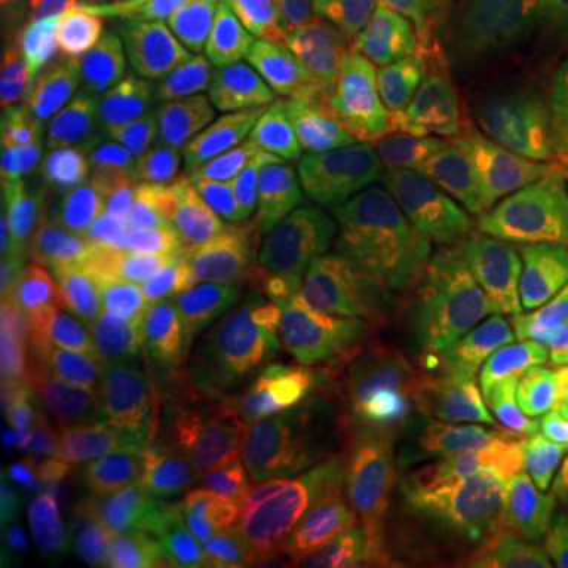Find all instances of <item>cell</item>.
Here are the masks:
<instances>
[{
	"instance_id": "1",
	"label": "cell",
	"mask_w": 568,
	"mask_h": 568,
	"mask_svg": "<svg viewBox=\"0 0 568 568\" xmlns=\"http://www.w3.org/2000/svg\"><path fill=\"white\" fill-rule=\"evenodd\" d=\"M508 439L452 452L424 480L373 499L388 566H518V477Z\"/></svg>"
},
{
	"instance_id": "2",
	"label": "cell",
	"mask_w": 568,
	"mask_h": 568,
	"mask_svg": "<svg viewBox=\"0 0 568 568\" xmlns=\"http://www.w3.org/2000/svg\"><path fill=\"white\" fill-rule=\"evenodd\" d=\"M237 67L265 140L291 159H323L383 114L325 41L244 39Z\"/></svg>"
},
{
	"instance_id": "3",
	"label": "cell",
	"mask_w": 568,
	"mask_h": 568,
	"mask_svg": "<svg viewBox=\"0 0 568 568\" xmlns=\"http://www.w3.org/2000/svg\"><path fill=\"white\" fill-rule=\"evenodd\" d=\"M534 215L537 212H521L448 227L410 260L395 265L366 291L364 306L373 345H386L405 325L484 287Z\"/></svg>"
},
{
	"instance_id": "4",
	"label": "cell",
	"mask_w": 568,
	"mask_h": 568,
	"mask_svg": "<svg viewBox=\"0 0 568 568\" xmlns=\"http://www.w3.org/2000/svg\"><path fill=\"white\" fill-rule=\"evenodd\" d=\"M424 209L446 224L537 212L549 203L547 178L506 133L470 123L436 133L417 178Z\"/></svg>"
},
{
	"instance_id": "5",
	"label": "cell",
	"mask_w": 568,
	"mask_h": 568,
	"mask_svg": "<svg viewBox=\"0 0 568 568\" xmlns=\"http://www.w3.org/2000/svg\"><path fill=\"white\" fill-rule=\"evenodd\" d=\"M162 168L159 118L123 111L61 164L44 203L67 234L92 244L142 203Z\"/></svg>"
},
{
	"instance_id": "6",
	"label": "cell",
	"mask_w": 568,
	"mask_h": 568,
	"mask_svg": "<svg viewBox=\"0 0 568 568\" xmlns=\"http://www.w3.org/2000/svg\"><path fill=\"white\" fill-rule=\"evenodd\" d=\"M95 373L51 357L3 364V414L22 458V496L13 508L54 511L63 470L89 436V392Z\"/></svg>"
},
{
	"instance_id": "7",
	"label": "cell",
	"mask_w": 568,
	"mask_h": 568,
	"mask_svg": "<svg viewBox=\"0 0 568 568\" xmlns=\"http://www.w3.org/2000/svg\"><path fill=\"white\" fill-rule=\"evenodd\" d=\"M342 376L354 392V420L342 448L357 467L369 499L402 493L452 455L443 433L426 424L395 386L379 351L354 354L342 366Z\"/></svg>"
},
{
	"instance_id": "8",
	"label": "cell",
	"mask_w": 568,
	"mask_h": 568,
	"mask_svg": "<svg viewBox=\"0 0 568 568\" xmlns=\"http://www.w3.org/2000/svg\"><path fill=\"white\" fill-rule=\"evenodd\" d=\"M310 231L316 241L320 284L345 294H366L424 244L429 219L410 190L392 186L361 200L325 203L310 222Z\"/></svg>"
},
{
	"instance_id": "9",
	"label": "cell",
	"mask_w": 568,
	"mask_h": 568,
	"mask_svg": "<svg viewBox=\"0 0 568 568\" xmlns=\"http://www.w3.org/2000/svg\"><path fill=\"white\" fill-rule=\"evenodd\" d=\"M200 196L168 181L142 196L102 237L92 263V297L149 291L193 272L200 246Z\"/></svg>"
},
{
	"instance_id": "10",
	"label": "cell",
	"mask_w": 568,
	"mask_h": 568,
	"mask_svg": "<svg viewBox=\"0 0 568 568\" xmlns=\"http://www.w3.org/2000/svg\"><path fill=\"white\" fill-rule=\"evenodd\" d=\"M310 178L297 162L256 149L200 196V246L205 263L263 246L297 227Z\"/></svg>"
},
{
	"instance_id": "11",
	"label": "cell",
	"mask_w": 568,
	"mask_h": 568,
	"mask_svg": "<svg viewBox=\"0 0 568 568\" xmlns=\"http://www.w3.org/2000/svg\"><path fill=\"white\" fill-rule=\"evenodd\" d=\"M168 181L203 193L246 159L253 121L246 82L227 63L205 67L203 77L159 118Z\"/></svg>"
},
{
	"instance_id": "12",
	"label": "cell",
	"mask_w": 568,
	"mask_h": 568,
	"mask_svg": "<svg viewBox=\"0 0 568 568\" xmlns=\"http://www.w3.org/2000/svg\"><path fill=\"white\" fill-rule=\"evenodd\" d=\"M181 487L159 467L133 462L99 436H85L63 470L54 508L67 525L111 540L130 530L155 528Z\"/></svg>"
},
{
	"instance_id": "13",
	"label": "cell",
	"mask_w": 568,
	"mask_h": 568,
	"mask_svg": "<svg viewBox=\"0 0 568 568\" xmlns=\"http://www.w3.org/2000/svg\"><path fill=\"white\" fill-rule=\"evenodd\" d=\"M200 278L193 268L178 282L102 297L92 306L77 332V345L95 379L130 386L171 364L181 351L178 310Z\"/></svg>"
},
{
	"instance_id": "14",
	"label": "cell",
	"mask_w": 568,
	"mask_h": 568,
	"mask_svg": "<svg viewBox=\"0 0 568 568\" xmlns=\"http://www.w3.org/2000/svg\"><path fill=\"white\" fill-rule=\"evenodd\" d=\"M506 82V73L489 58L484 41L474 36L458 7L439 0L424 63L410 89L417 121L433 133L480 123L493 114Z\"/></svg>"
},
{
	"instance_id": "15",
	"label": "cell",
	"mask_w": 568,
	"mask_h": 568,
	"mask_svg": "<svg viewBox=\"0 0 568 568\" xmlns=\"http://www.w3.org/2000/svg\"><path fill=\"white\" fill-rule=\"evenodd\" d=\"M209 420V395L193 369L171 364L130 383L121 402L104 417L99 439L133 462L168 470L190 436Z\"/></svg>"
},
{
	"instance_id": "16",
	"label": "cell",
	"mask_w": 568,
	"mask_h": 568,
	"mask_svg": "<svg viewBox=\"0 0 568 568\" xmlns=\"http://www.w3.org/2000/svg\"><path fill=\"white\" fill-rule=\"evenodd\" d=\"M126 29L102 32L92 39L58 41L32 70V89L54 123L61 164L89 140L104 121L118 92L114 63Z\"/></svg>"
},
{
	"instance_id": "17",
	"label": "cell",
	"mask_w": 568,
	"mask_h": 568,
	"mask_svg": "<svg viewBox=\"0 0 568 568\" xmlns=\"http://www.w3.org/2000/svg\"><path fill=\"white\" fill-rule=\"evenodd\" d=\"M439 0H379L335 36V51L379 102L410 99Z\"/></svg>"
},
{
	"instance_id": "18",
	"label": "cell",
	"mask_w": 568,
	"mask_h": 568,
	"mask_svg": "<svg viewBox=\"0 0 568 568\" xmlns=\"http://www.w3.org/2000/svg\"><path fill=\"white\" fill-rule=\"evenodd\" d=\"M205 32L174 20L168 10L145 13L126 26L114 63L123 111L155 114L190 92L203 77Z\"/></svg>"
},
{
	"instance_id": "19",
	"label": "cell",
	"mask_w": 568,
	"mask_h": 568,
	"mask_svg": "<svg viewBox=\"0 0 568 568\" xmlns=\"http://www.w3.org/2000/svg\"><path fill=\"white\" fill-rule=\"evenodd\" d=\"M426 149L424 130L405 111H388L364 123L342 145L320 159L310 174V196L320 203H345L392 190L420 178Z\"/></svg>"
},
{
	"instance_id": "20",
	"label": "cell",
	"mask_w": 568,
	"mask_h": 568,
	"mask_svg": "<svg viewBox=\"0 0 568 568\" xmlns=\"http://www.w3.org/2000/svg\"><path fill=\"white\" fill-rule=\"evenodd\" d=\"M568 439V325H537L518 347V402L508 443L540 467Z\"/></svg>"
},
{
	"instance_id": "21",
	"label": "cell",
	"mask_w": 568,
	"mask_h": 568,
	"mask_svg": "<svg viewBox=\"0 0 568 568\" xmlns=\"http://www.w3.org/2000/svg\"><path fill=\"white\" fill-rule=\"evenodd\" d=\"M489 58L521 80L568 92V41L549 0H448Z\"/></svg>"
},
{
	"instance_id": "22",
	"label": "cell",
	"mask_w": 568,
	"mask_h": 568,
	"mask_svg": "<svg viewBox=\"0 0 568 568\" xmlns=\"http://www.w3.org/2000/svg\"><path fill=\"white\" fill-rule=\"evenodd\" d=\"M521 304H525V297L515 294L499 278V282L477 287L474 294H467L462 301H452V304L417 320V323L405 325L402 332H395L386 345H379L376 351L383 357L462 364L487 342L489 332Z\"/></svg>"
},
{
	"instance_id": "23",
	"label": "cell",
	"mask_w": 568,
	"mask_h": 568,
	"mask_svg": "<svg viewBox=\"0 0 568 568\" xmlns=\"http://www.w3.org/2000/svg\"><path fill=\"white\" fill-rule=\"evenodd\" d=\"M379 0H275L256 7H205V10H168L174 20L203 32L237 39L325 41L342 36L351 22L364 17Z\"/></svg>"
},
{
	"instance_id": "24",
	"label": "cell",
	"mask_w": 568,
	"mask_h": 568,
	"mask_svg": "<svg viewBox=\"0 0 568 568\" xmlns=\"http://www.w3.org/2000/svg\"><path fill=\"white\" fill-rule=\"evenodd\" d=\"M61 171L54 123L32 85L20 89L3 114L0 133V209L3 219L48 200Z\"/></svg>"
},
{
	"instance_id": "25",
	"label": "cell",
	"mask_w": 568,
	"mask_h": 568,
	"mask_svg": "<svg viewBox=\"0 0 568 568\" xmlns=\"http://www.w3.org/2000/svg\"><path fill=\"white\" fill-rule=\"evenodd\" d=\"M364 294H345L332 287H316L272 316V351L278 364L332 366L347 364L361 338Z\"/></svg>"
},
{
	"instance_id": "26",
	"label": "cell",
	"mask_w": 568,
	"mask_h": 568,
	"mask_svg": "<svg viewBox=\"0 0 568 568\" xmlns=\"http://www.w3.org/2000/svg\"><path fill=\"white\" fill-rule=\"evenodd\" d=\"M537 325H568L556 310L525 301L487 335V342L465 361L467 386L477 407L480 443L496 439L515 414L518 402V347L525 332Z\"/></svg>"
},
{
	"instance_id": "27",
	"label": "cell",
	"mask_w": 568,
	"mask_h": 568,
	"mask_svg": "<svg viewBox=\"0 0 568 568\" xmlns=\"http://www.w3.org/2000/svg\"><path fill=\"white\" fill-rule=\"evenodd\" d=\"M493 121L549 186L568 193V92L534 80H508Z\"/></svg>"
},
{
	"instance_id": "28",
	"label": "cell",
	"mask_w": 568,
	"mask_h": 568,
	"mask_svg": "<svg viewBox=\"0 0 568 568\" xmlns=\"http://www.w3.org/2000/svg\"><path fill=\"white\" fill-rule=\"evenodd\" d=\"M0 260L3 294L44 291L85 278V244L67 234L48 209H26L7 219Z\"/></svg>"
},
{
	"instance_id": "29",
	"label": "cell",
	"mask_w": 568,
	"mask_h": 568,
	"mask_svg": "<svg viewBox=\"0 0 568 568\" xmlns=\"http://www.w3.org/2000/svg\"><path fill=\"white\" fill-rule=\"evenodd\" d=\"M209 268L224 282L237 284L268 316H278L304 294L310 278L316 275V241L310 224H297L282 237L222 256L209 263Z\"/></svg>"
},
{
	"instance_id": "30",
	"label": "cell",
	"mask_w": 568,
	"mask_h": 568,
	"mask_svg": "<svg viewBox=\"0 0 568 568\" xmlns=\"http://www.w3.org/2000/svg\"><path fill=\"white\" fill-rule=\"evenodd\" d=\"M253 499L268 506L354 508L369 496L347 452H328L306 458H260Z\"/></svg>"
},
{
	"instance_id": "31",
	"label": "cell",
	"mask_w": 568,
	"mask_h": 568,
	"mask_svg": "<svg viewBox=\"0 0 568 568\" xmlns=\"http://www.w3.org/2000/svg\"><path fill=\"white\" fill-rule=\"evenodd\" d=\"M181 323V347H203V351H234V347H256L272 351V316L231 282H205L183 297L178 310Z\"/></svg>"
},
{
	"instance_id": "32",
	"label": "cell",
	"mask_w": 568,
	"mask_h": 568,
	"mask_svg": "<svg viewBox=\"0 0 568 568\" xmlns=\"http://www.w3.org/2000/svg\"><path fill=\"white\" fill-rule=\"evenodd\" d=\"M499 278L537 306L568 320V209L566 200L549 203L518 234L499 265Z\"/></svg>"
},
{
	"instance_id": "33",
	"label": "cell",
	"mask_w": 568,
	"mask_h": 568,
	"mask_svg": "<svg viewBox=\"0 0 568 568\" xmlns=\"http://www.w3.org/2000/svg\"><path fill=\"white\" fill-rule=\"evenodd\" d=\"M82 306H85V278H73L44 291L3 294V313H0L3 364L48 357L54 347L67 345L85 320Z\"/></svg>"
},
{
	"instance_id": "34",
	"label": "cell",
	"mask_w": 568,
	"mask_h": 568,
	"mask_svg": "<svg viewBox=\"0 0 568 568\" xmlns=\"http://www.w3.org/2000/svg\"><path fill=\"white\" fill-rule=\"evenodd\" d=\"M260 458H306L345 452L320 424L316 366L284 364L272 373L263 424L253 439Z\"/></svg>"
},
{
	"instance_id": "35",
	"label": "cell",
	"mask_w": 568,
	"mask_h": 568,
	"mask_svg": "<svg viewBox=\"0 0 568 568\" xmlns=\"http://www.w3.org/2000/svg\"><path fill=\"white\" fill-rule=\"evenodd\" d=\"M383 364L426 424H433L443 436L462 446L480 443V424H477L474 395L467 386L465 361L436 364V361H410V357H383Z\"/></svg>"
},
{
	"instance_id": "36",
	"label": "cell",
	"mask_w": 568,
	"mask_h": 568,
	"mask_svg": "<svg viewBox=\"0 0 568 568\" xmlns=\"http://www.w3.org/2000/svg\"><path fill=\"white\" fill-rule=\"evenodd\" d=\"M256 465H260V455L250 439H241L212 420H205L164 474L183 489H215V493L253 499Z\"/></svg>"
},
{
	"instance_id": "37",
	"label": "cell",
	"mask_w": 568,
	"mask_h": 568,
	"mask_svg": "<svg viewBox=\"0 0 568 568\" xmlns=\"http://www.w3.org/2000/svg\"><path fill=\"white\" fill-rule=\"evenodd\" d=\"M347 511L351 508L268 506L260 499H250L241 525V559L272 568L287 566L316 537L345 521Z\"/></svg>"
},
{
	"instance_id": "38",
	"label": "cell",
	"mask_w": 568,
	"mask_h": 568,
	"mask_svg": "<svg viewBox=\"0 0 568 568\" xmlns=\"http://www.w3.org/2000/svg\"><path fill=\"white\" fill-rule=\"evenodd\" d=\"M515 525L518 566L528 549L568 552V439L534 470L530 484L518 499Z\"/></svg>"
},
{
	"instance_id": "39",
	"label": "cell",
	"mask_w": 568,
	"mask_h": 568,
	"mask_svg": "<svg viewBox=\"0 0 568 568\" xmlns=\"http://www.w3.org/2000/svg\"><path fill=\"white\" fill-rule=\"evenodd\" d=\"M284 568H392L373 521V499L351 508L345 521L316 537Z\"/></svg>"
},
{
	"instance_id": "40",
	"label": "cell",
	"mask_w": 568,
	"mask_h": 568,
	"mask_svg": "<svg viewBox=\"0 0 568 568\" xmlns=\"http://www.w3.org/2000/svg\"><path fill=\"white\" fill-rule=\"evenodd\" d=\"M164 10V0H61V32L58 41L92 39L118 32L145 13Z\"/></svg>"
},
{
	"instance_id": "41",
	"label": "cell",
	"mask_w": 568,
	"mask_h": 568,
	"mask_svg": "<svg viewBox=\"0 0 568 568\" xmlns=\"http://www.w3.org/2000/svg\"><path fill=\"white\" fill-rule=\"evenodd\" d=\"M114 568H196L193 559L174 547L159 528H142L104 540Z\"/></svg>"
},
{
	"instance_id": "42",
	"label": "cell",
	"mask_w": 568,
	"mask_h": 568,
	"mask_svg": "<svg viewBox=\"0 0 568 568\" xmlns=\"http://www.w3.org/2000/svg\"><path fill=\"white\" fill-rule=\"evenodd\" d=\"M51 511L39 508H10L0 525V568H29L41 544L48 540Z\"/></svg>"
},
{
	"instance_id": "43",
	"label": "cell",
	"mask_w": 568,
	"mask_h": 568,
	"mask_svg": "<svg viewBox=\"0 0 568 568\" xmlns=\"http://www.w3.org/2000/svg\"><path fill=\"white\" fill-rule=\"evenodd\" d=\"M29 568H114L108 552L99 549V544L89 537V530L77 525H63L51 530L48 540L41 544Z\"/></svg>"
},
{
	"instance_id": "44",
	"label": "cell",
	"mask_w": 568,
	"mask_h": 568,
	"mask_svg": "<svg viewBox=\"0 0 568 568\" xmlns=\"http://www.w3.org/2000/svg\"><path fill=\"white\" fill-rule=\"evenodd\" d=\"M22 496V458L17 448V436H13V424L3 414V426H0V506L3 511L20 503Z\"/></svg>"
},
{
	"instance_id": "45",
	"label": "cell",
	"mask_w": 568,
	"mask_h": 568,
	"mask_svg": "<svg viewBox=\"0 0 568 568\" xmlns=\"http://www.w3.org/2000/svg\"><path fill=\"white\" fill-rule=\"evenodd\" d=\"M219 7V0H164V10H205Z\"/></svg>"
},
{
	"instance_id": "46",
	"label": "cell",
	"mask_w": 568,
	"mask_h": 568,
	"mask_svg": "<svg viewBox=\"0 0 568 568\" xmlns=\"http://www.w3.org/2000/svg\"><path fill=\"white\" fill-rule=\"evenodd\" d=\"M549 7H552V13H556V20L562 26V32H566L568 41V0H549Z\"/></svg>"
},
{
	"instance_id": "47",
	"label": "cell",
	"mask_w": 568,
	"mask_h": 568,
	"mask_svg": "<svg viewBox=\"0 0 568 568\" xmlns=\"http://www.w3.org/2000/svg\"><path fill=\"white\" fill-rule=\"evenodd\" d=\"M205 568H272V566H260V562H250V559H227V562H215V566Z\"/></svg>"
},
{
	"instance_id": "48",
	"label": "cell",
	"mask_w": 568,
	"mask_h": 568,
	"mask_svg": "<svg viewBox=\"0 0 568 568\" xmlns=\"http://www.w3.org/2000/svg\"><path fill=\"white\" fill-rule=\"evenodd\" d=\"M44 0H3V10H26V7H41Z\"/></svg>"
},
{
	"instance_id": "49",
	"label": "cell",
	"mask_w": 568,
	"mask_h": 568,
	"mask_svg": "<svg viewBox=\"0 0 568 568\" xmlns=\"http://www.w3.org/2000/svg\"><path fill=\"white\" fill-rule=\"evenodd\" d=\"M224 7H256V3H275V0H222Z\"/></svg>"
},
{
	"instance_id": "50",
	"label": "cell",
	"mask_w": 568,
	"mask_h": 568,
	"mask_svg": "<svg viewBox=\"0 0 568 568\" xmlns=\"http://www.w3.org/2000/svg\"><path fill=\"white\" fill-rule=\"evenodd\" d=\"M405 568H443V566H405Z\"/></svg>"
},
{
	"instance_id": "51",
	"label": "cell",
	"mask_w": 568,
	"mask_h": 568,
	"mask_svg": "<svg viewBox=\"0 0 568 568\" xmlns=\"http://www.w3.org/2000/svg\"><path fill=\"white\" fill-rule=\"evenodd\" d=\"M566 209H568V200H566Z\"/></svg>"
}]
</instances>
